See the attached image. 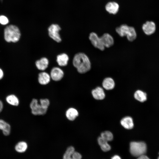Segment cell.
<instances>
[{
    "instance_id": "obj_12",
    "label": "cell",
    "mask_w": 159,
    "mask_h": 159,
    "mask_svg": "<svg viewBox=\"0 0 159 159\" xmlns=\"http://www.w3.org/2000/svg\"><path fill=\"white\" fill-rule=\"evenodd\" d=\"M93 97L97 100H102L105 97V93L103 89L101 87H98L93 89L92 92Z\"/></svg>"
},
{
    "instance_id": "obj_2",
    "label": "cell",
    "mask_w": 159,
    "mask_h": 159,
    "mask_svg": "<svg viewBox=\"0 0 159 159\" xmlns=\"http://www.w3.org/2000/svg\"><path fill=\"white\" fill-rule=\"evenodd\" d=\"M116 32L121 37L126 36L128 40L132 42L137 37V34L134 28L125 24H121L115 29Z\"/></svg>"
},
{
    "instance_id": "obj_17",
    "label": "cell",
    "mask_w": 159,
    "mask_h": 159,
    "mask_svg": "<svg viewBox=\"0 0 159 159\" xmlns=\"http://www.w3.org/2000/svg\"><path fill=\"white\" fill-rule=\"evenodd\" d=\"M78 111L75 108L71 107L68 109L66 112V116L67 119L70 121L74 120L78 116Z\"/></svg>"
},
{
    "instance_id": "obj_13",
    "label": "cell",
    "mask_w": 159,
    "mask_h": 159,
    "mask_svg": "<svg viewBox=\"0 0 159 159\" xmlns=\"http://www.w3.org/2000/svg\"><path fill=\"white\" fill-rule=\"evenodd\" d=\"M49 62L48 59L46 57H42L37 60L35 64L37 68L41 70H44L48 67Z\"/></svg>"
},
{
    "instance_id": "obj_20",
    "label": "cell",
    "mask_w": 159,
    "mask_h": 159,
    "mask_svg": "<svg viewBox=\"0 0 159 159\" xmlns=\"http://www.w3.org/2000/svg\"><path fill=\"white\" fill-rule=\"evenodd\" d=\"M97 140L98 144L102 151L107 152L110 150V146L108 143L101 136L98 137Z\"/></svg>"
},
{
    "instance_id": "obj_15",
    "label": "cell",
    "mask_w": 159,
    "mask_h": 159,
    "mask_svg": "<svg viewBox=\"0 0 159 159\" xmlns=\"http://www.w3.org/2000/svg\"><path fill=\"white\" fill-rule=\"evenodd\" d=\"M50 76L47 73L42 72L38 75V80L39 83L42 85H46L50 81Z\"/></svg>"
},
{
    "instance_id": "obj_16",
    "label": "cell",
    "mask_w": 159,
    "mask_h": 159,
    "mask_svg": "<svg viewBox=\"0 0 159 159\" xmlns=\"http://www.w3.org/2000/svg\"><path fill=\"white\" fill-rule=\"evenodd\" d=\"M69 57L65 53H62L58 55L57 57V62L58 64L60 66H65L68 63Z\"/></svg>"
},
{
    "instance_id": "obj_10",
    "label": "cell",
    "mask_w": 159,
    "mask_h": 159,
    "mask_svg": "<svg viewBox=\"0 0 159 159\" xmlns=\"http://www.w3.org/2000/svg\"><path fill=\"white\" fill-rule=\"evenodd\" d=\"M142 29L144 33L147 35H150L155 31L156 26L155 23L152 21H147L142 26Z\"/></svg>"
},
{
    "instance_id": "obj_4",
    "label": "cell",
    "mask_w": 159,
    "mask_h": 159,
    "mask_svg": "<svg viewBox=\"0 0 159 159\" xmlns=\"http://www.w3.org/2000/svg\"><path fill=\"white\" fill-rule=\"evenodd\" d=\"M146 150V145L144 142L134 141L130 143V152L135 157H138L144 155Z\"/></svg>"
},
{
    "instance_id": "obj_33",
    "label": "cell",
    "mask_w": 159,
    "mask_h": 159,
    "mask_svg": "<svg viewBox=\"0 0 159 159\" xmlns=\"http://www.w3.org/2000/svg\"><path fill=\"white\" fill-rule=\"evenodd\" d=\"M158 159H159V157H158Z\"/></svg>"
},
{
    "instance_id": "obj_27",
    "label": "cell",
    "mask_w": 159,
    "mask_h": 159,
    "mask_svg": "<svg viewBox=\"0 0 159 159\" xmlns=\"http://www.w3.org/2000/svg\"><path fill=\"white\" fill-rule=\"evenodd\" d=\"M9 20L4 15L0 16V23L2 25H5L9 22Z\"/></svg>"
},
{
    "instance_id": "obj_22",
    "label": "cell",
    "mask_w": 159,
    "mask_h": 159,
    "mask_svg": "<svg viewBox=\"0 0 159 159\" xmlns=\"http://www.w3.org/2000/svg\"><path fill=\"white\" fill-rule=\"evenodd\" d=\"M6 100L9 104L13 106H17L18 105L19 103L18 99L13 95L7 96L6 98Z\"/></svg>"
},
{
    "instance_id": "obj_3",
    "label": "cell",
    "mask_w": 159,
    "mask_h": 159,
    "mask_svg": "<svg viewBox=\"0 0 159 159\" xmlns=\"http://www.w3.org/2000/svg\"><path fill=\"white\" fill-rule=\"evenodd\" d=\"M21 33L16 26L10 25L7 26L4 30V38L7 42H16L19 39Z\"/></svg>"
},
{
    "instance_id": "obj_23",
    "label": "cell",
    "mask_w": 159,
    "mask_h": 159,
    "mask_svg": "<svg viewBox=\"0 0 159 159\" xmlns=\"http://www.w3.org/2000/svg\"><path fill=\"white\" fill-rule=\"evenodd\" d=\"M27 148V145L25 142L21 141L19 142L16 145L15 149L16 151L19 153L24 152Z\"/></svg>"
},
{
    "instance_id": "obj_1",
    "label": "cell",
    "mask_w": 159,
    "mask_h": 159,
    "mask_svg": "<svg viewBox=\"0 0 159 159\" xmlns=\"http://www.w3.org/2000/svg\"><path fill=\"white\" fill-rule=\"evenodd\" d=\"M73 64L80 73H85L89 71L91 68V62L88 57L83 53H79L75 55Z\"/></svg>"
},
{
    "instance_id": "obj_19",
    "label": "cell",
    "mask_w": 159,
    "mask_h": 159,
    "mask_svg": "<svg viewBox=\"0 0 159 159\" xmlns=\"http://www.w3.org/2000/svg\"><path fill=\"white\" fill-rule=\"evenodd\" d=\"M0 130L2 131L4 135H8L10 132V126L4 120L0 119Z\"/></svg>"
},
{
    "instance_id": "obj_6",
    "label": "cell",
    "mask_w": 159,
    "mask_h": 159,
    "mask_svg": "<svg viewBox=\"0 0 159 159\" xmlns=\"http://www.w3.org/2000/svg\"><path fill=\"white\" fill-rule=\"evenodd\" d=\"M32 113L34 115H42L46 113L47 109L42 107L36 99H34L30 105Z\"/></svg>"
},
{
    "instance_id": "obj_25",
    "label": "cell",
    "mask_w": 159,
    "mask_h": 159,
    "mask_svg": "<svg viewBox=\"0 0 159 159\" xmlns=\"http://www.w3.org/2000/svg\"><path fill=\"white\" fill-rule=\"evenodd\" d=\"M101 136L107 142L111 141L113 139L112 133L109 131H105L102 132Z\"/></svg>"
},
{
    "instance_id": "obj_29",
    "label": "cell",
    "mask_w": 159,
    "mask_h": 159,
    "mask_svg": "<svg viewBox=\"0 0 159 159\" xmlns=\"http://www.w3.org/2000/svg\"><path fill=\"white\" fill-rule=\"evenodd\" d=\"M137 159H150L147 156L144 155L138 157Z\"/></svg>"
},
{
    "instance_id": "obj_32",
    "label": "cell",
    "mask_w": 159,
    "mask_h": 159,
    "mask_svg": "<svg viewBox=\"0 0 159 159\" xmlns=\"http://www.w3.org/2000/svg\"><path fill=\"white\" fill-rule=\"evenodd\" d=\"M3 108V104L2 102L0 100V112L1 111Z\"/></svg>"
},
{
    "instance_id": "obj_31",
    "label": "cell",
    "mask_w": 159,
    "mask_h": 159,
    "mask_svg": "<svg viewBox=\"0 0 159 159\" xmlns=\"http://www.w3.org/2000/svg\"><path fill=\"white\" fill-rule=\"evenodd\" d=\"M111 159H121L120 156L118 155H115L113 156Z\"/></svg>"
},
{
    "instance_id": "obj_30",
    "label": "cell",
    "mask_w": 159,
    "mask_h": 159,
    "mask_svg": "<svg viewBox=\"0 0 159 159\" xmlns=\"http://www.w3.org/2000/svg\"><path fill=\"white\" fill-rule=\"evenodd\" d=\"M3 76V72L1 68H0V80L2 79Z\"/></svg>"
},
{
    "instance_id": "obj_14",
    "label": "cell",
    "mask_w": 159,
    "mask_h": 159,
    "mask_svg": "<svg viewBox=\"0 0 159 159\" xmlns=\"http://www.w3.org/2000/svg\"><path fill=\"white\" fill-rule=\"evenodd\" d=\"M120 123L124 127L127 129H132L134 126L133 120L132 117L129 116L123 118L121 120Z\"/></svg>"
},
{
    "instance_id": "obj_18",
    "label": "cell",
    "mask_w": 159,
    "mask_h": 159,
    "mask_svg": "<svg viewBox=\"0 0 159 159\" xmlns=\"http://www.w3.org/2000/svg\"><path fill=\"white\" fill-rule=\"evenodd\" d=\"M103 87L107 90H111L114 88L115 83L111 77H107L103 80L102 83Z\"/></svg>"
},
{
    "instance_id": "obj_21",
    "label": "cell",
    "mask_w": 159,
    "mask_h": 159,
    "mask_svg": "<svg viewBox=\"0 0 159 159\" xmlns=\"http://www.w3.org/2000/svg\"><path fill=\"white\" fill-rule=\"evenodd\" d=\"M135 98L138 101L143 102L147 100L146 94L141 90H137L134 94Z\"/></svg>"
},
{
    "instance_id": "obj_7",
    "label": "cell",
    "mask_w": 159,
    "mask_h": 159,
    "mask_svg": "<svg viewBox=\"0 0 159 159\" xmlns=\"http://www.w3.org/2000/svg\"><path fill=\"white\" fill-rule=\"evenodd\" d=\"M89 39L94 47L101 51L105 49V47L102 42L100 37H99L96 33L94 32H91L90 34Z\"/></svg>"
},
{
    "instance_id": "obj_9",
    "label": "cell",
    "mask_w": 159,
    "mask_h": 159,
    "mask_svg": "<svg viewBox=\"0 0 159 159\" xmlns=\"http://www.w3.org/2000/svg\"><path fill=\"white\" fill-rule=\"evenodd\" d=\"M64 72L60 68L54 67L51 70L50 77L54 81H57L61 80L63 77Z\"/></svg>"
},
{
    "instance_id": "obj_8",
    "label": "cell",
    "mask_w": 159,
    "mask_h": 159,
    "mask_svg": "<svg viewBox=\"0 0 159 159\" xmlns=\"http://www.w3.org/2000/svg\"><path fill=\"white\" fill-rule=\"evenodd\" d=\"M105 9L109 14L115 15L118 12L120 5L115 1H110L107 2L105 6Z\"/></svg>"
},
{
    "instance_id": "obj_28",
    "label": "cell",
    "mask_w": 159,
    "mask_h": 159,
    "mask_svg": "<svg viewBox=\"0 0 159 159\" xmlns=\"http://www.w3.org/2000/svg\"><path fill=\"white\" fill-rule=\"evenodd\" d=\"M82 156L79 153L74 151L72 155V159H81Z\"/></svg>"
},
{
    "instance_id": "obj_26",
    "label": "cell",
    "mask_w": 159,
    "mask_h": 159,
    "mask_svg": "<svg viewBox=\"0 0 159 159\" xmlns=\"http://www.w3.org/2000/svg\"><path fill=\"white\" fill-rule=\"evenodd\" d=\"M49 104V101L47 99H41L40 100V104L44 109H47Z\"/></svg>"
},
{
    "instance_id": "obj_24",
    "label": "cell",
    "mask_w": 159,
    "mask_h": 159,
    "mask_svg": "<svg viewBox=\"0 0 159 159\" xmlns=\"http://www.w3.org/2000/svg\"><path fill=\"white\" fill-rule=\"evenodd\" d=\"M74 150V148L73 147H69L64 155L63 159H72V155Z\"/></svg>"
},
{
    "instance_id": "obj_5",
    "label": "cell",
    "mask_w": 159,
    "mask_h": 159,
    "mask_svg": "<svg viewBox=\"0 0 159 159\" xmlns=\"http://www.w3.org/2000/svg\"><path fill=\"white\" fill-rule=\"evenodd\" d=\"M61 29L60 27L58 24H51L48 29L49 36L57 42H60L62 39L59 32Z\"/></svg>"
},
{
    "instance_id": "obj_11",
    "label": "cell",
    "mask_w": 159,
    "mask_h": 159,
    "mask_svg": "<svg viewBox=\"0 0 159 159\" xmlns=\"http://www.w3.org/2000/svg\"><path fill=\"white\" fill-rule=\"evenodd\" d=\"M100 37L105 47L109 48L113 45L114 43V39L113 37L109 34L105 33Z\"/></svg>"
}]
</instances>
